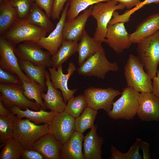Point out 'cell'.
Here are the masks:
<instances>
[{
  "label": "cell",
  "mask_w": 159,
  "mask_h": 159,
  "mask_svg": "<svg viewBox=\"0 0 159 159\" xmlns=\"http://www.w3.org/2000/svg\"><path fill=\"white\" fill-rule=\"evenodd\" d=\"M87 106L83 95L74 96L67 101L64 111L75 118L79 116Z\"/></svg>",
  "instance_id": "obj_34"
},
{
  "label": "cell",
  "mask_w": 159,
  "mask_h": 159,
  "mask_svg": "<svg viewBox=\"0 0 159 159\" xmlns=\"http://www.w3.org/2000/svg\"><path fill=\"white\" fill-rule=\"evenodd\" d=\"M48 132V124L37 125L28 119H22L15 117L13 138L24 149H31L35 142Z\"/></svg>",
  "instance_id": "obj_4"
},
{
  "label": "cell",
  "mask_w": 159,
  "mask_h": 159,
  "mask_svg": "<svg viewBox=\"0 0 159 159\" xmlns=\"http://www.w3.org/2000/svg\"><path fill=\"white\" fill-rule=\"evenodd\" d=\"M125 22H118L108 25L104 42L107 43L116 53L119 54L129 48L132 44Z\"/></svg>",
  "instance_id": "obj_13"
},
{
  "label": "cell",
  "mask_w": 159,
  "mask_h": 159,
  "mask_svg": "<svg viewBox=\"0 0 159 159\" xmlns=\"http://www.w3.org/2000/svg\"><path fill=\"white\" fill-rule=\"evenodd\" d=\"M20 67L26 76L39 85L43 91L47 89L46 85V68L42 65L35 64L27 60L19 59Z\"/></svg>",
  "instance_id": "obj_25"
},
{
  "label": "cell",
  "mask_w": 159,
  "mask_h": 159,
  "mask_svg": "<svg viewBox=\"0 0 159 159\" xmlns=\"http://www.w3.org/2000/svg\"><path fill=\"white\" fill-rule=\"evenodd\" d=\"M141 140L137 138L133 145L128 151L125 153V159H142V156L139 153L140 148Z\"/></svg>",
  "instance_id": "obj_38"
},
{
  "label": "cell",
  "mask_w": 159,
  "mask_h": 159,
  "mask_svg": "<svg viewBox=\"0 0 159 159\" xmlns=\"http://www.w3.org/2000/svg\"><path fill=\"white\" fill-rule=\"evenodd\" d=\"M93 5L84 11L83 12L70 21L66 20L63 29V40L78 42L86 31V22L91 15Z\"/></svg>",
  "instance_id": "obj_17"
},
{
  "label": "cell",
  "mask_w": 159,
  "mask_h": 159,
  "mask_svg": "<svg viewBox=\"0 0 159 159\" xmlns=\"http://www.w3.org/2000/svg\"><path fill=\"white\" fill-rule=\"evenodd\" d=\"M123 4L127 9H130L138 5L140 0H113Z\"/></svg>",
  "instance_id": "obj_42"
},
{
  "label": "cell",
  "mask_w": 159,
  "mask_h": 159,
  "mask_svg": "<svg viewBox=\"0 0 159 159\" xmlns=\"http://www.w3.org/2000/svg\"><path fill=\"white\" fill-rule=\"evenodd\" d=\"M16 9L19 19H26L32 9L34 0H8Z\"/></svg>",
  "instance_id": "obj_35"
},
{
  "label": "cell",
  "mask_w": 159,
  "mask_h": 159,
  "mask_svg": "<svg viewBox=\"0 0 159 159\" xmlns=\"http://www.w3.org/2000/svg\"><path fill=\"white\" fill-rule=\"evenodd\" d=\"M23 159H43V156L38 152L32 149H24L21 157Z\"/></svg>",
  "instance_id": "obj_41"
},
{
  "label": "cell",
  "mask_w": 159,
  "mask_h": 159,
  "mask_svg": "<svg viewBox=\"0 0 159 159\" xmlns=\"http://www.w3.org/2000/svg\"><path fill=\"white\" fill-rule=\"evenodd\" d=\"M70 0H54L51 17L54 19H59L64 6Z\"/></svg>",
  "instance_id": "obj_39"
},
{
  "label": "cell",
  "mask_w": 159,
  "mask_h": 159,
  "mask_svg": "<svg viewBox=\"0 0 159 159\" xmlns=\"http://www.w3.org/2000/svg\"><path fill=\"white\" fill-rule=\"evenodd\" d=\"M35 42L26 41L18 44L15 53L19 59L29 61L33 64L47 67H52L51 54L44 51Z\"/></svg>",
  "instance_id": "obj_10"
},
{
  "label": "cell",
  "mask_w": 159,
  "mask_h": 159,
  "mask_svg": "<svg viewBox=\"0 0 159 159\" xmlns=\"http://www.w3.org/2000/svg\"><path fill=\"white\" fill-rule=\"evenodd\" d=\"M16 46L0 37V67L6 71L16 74L22 81L31 82L21 69L19 59L15 53Z\"/></svg>",
  "instance_id": "obj_12"
},
{
  "label": "cell",
  "mask_w": 159,
  "mask_h": 159,
  "mask_svg": "<svg viewBox=\"0 0 159 159\" xmlns=\"http://www.w3.org/2000/svg\"><path fill=\"white\" fill-rule=\"evenodd\" d=\"M159 3V0H144L137 6L133 8L126 10L123 14L120 15V18L122 21L125 22H128L131 15L135 12L141 8L145 5L152 3Z\"/></svg>",
  "instance_id": "obj_37"
},
{
  "label": "cell",
  "mask_w": 159,
  "mask_h": 159,
  "mask_svg": "<svg viewBox=\"0 0 159 159\" xmlns=\"http://www.w3.org/2000/svg\"><path fill=\"white\" fill-rule=\"evenodd\" d=\"M9 110L18 118H26L37 125L41 124H48L54 116L57 113L51 111H46L42 109L35 111L26 108L22 110L16 106L9 107Z\"/></svg>",
  "instance_id": "obj_23"
},
{
  "label": "cell",
  "mask_w": 159,
  "mask_h": 159,
  "mask_svg": "<svg viewBox=\"0 0 159 159\" xmlns=\"http://www.w3.org/2000/svg\"><path fill=\"white\" fill-rule=\"evenodd\" d=\"M144 68L137 56L129 54L124 67L127 86L139 93L152 92V79Z\"/></svg>",
  "instance_id": "obj_1"
},
{
  "label": "cell",
  "mask_w": 159,
  "mask_h": 159,
  "mask_svg": "<svg viewBox=\"0 0 159 159\" xmlns=\"http://www.w3.org/2000/svg\"><path fill=\"white\" fill-rule=\"evenodd\" d=\"M139 92L127 87L122 90L120 97L113 102L108 115L114 119L130 120L134 119L139 107Z\"/></svg>",
  "instance_id": "obj_5"
},
{
  "label": "cell",
  "mask_w": 159,
  "mask_h": 159,
  "mask_svg": "<svg viewBox=\"0 0 159 159\" xmlns=\"http://www.w3.org/2000/svg\"><path fill=\"white\" fill-rule=\"evenodd\" d=\"M0 83L6 85H22V82L16 74L0 68Z\"/></svg>",
  "instance_id": "obj_36"
},
{
  "label": "cell",
  "mask_w": 159,
  "mask_h": 159,
  "mask_svg": "<svg viewBox=\"0 0 159 159\" xmlns=\"http://www.w3.org/2000/svg\"><path fill=\"white\" fill-rule=\"evenodd\" d=\"M44 11L35 2L26 19L30 23L39 26L47 33L51 32L54 29V26Z\"/></svg>",
  "instance_id": "obj_26"
},
{
  "label": "cell",
  "mask_w": 159,
  "mask_h": 159,
  "mask_svg": "<svg viewBox=\"0 0 159 159\" xmlns=\"http://www.w3.org/2000/svg\"><path fill=\"white\" fill-rule=\"evenodd\" d=\"M111 159H125V153H123L117 149L113 145L110 148Z\"/></svg>",
  "instance_id": "obj_45"
},
{
  "label": "cell",
  "mask_w": 159,
  "mask_h": 159,
  "mask_svg": "<svg viewBox=\"0 0 159 159\" xmlns=\"http://www.w3.org/2000/svg\"><path fill=\"white\" fill-rule=\"evenodd\" d=\"M18 19L17 12L9 1H0V35L6 32Z\"/></svg>",
  "instance_id": "obj_27"
},
{
  "label": "cell",
  "mask_w": 159,
  "mask_h": 159,
  "mask_svg": "<svg viewBox=\"0 0 159 159\" xmlns=\"http://www.w3.org/2000/svg\"><path fill=\"white\" fill-rule=\"evenodd\" d=\"M150 144L146 142L142 141L140 144V148L143 154L144 159H150L151 158L149 150Z\"/></svg>",
  "instance_id": "obj_44"
},
{
  "label": "cell",
  "mask_w": 159,
  "mask_h": 159,
  "mask_svg": "<svg viewBox=\"0 0 159 159\" xmlns=\"http://www.w3.org/2000/svg\"><path fill=\"white\" fill-rule=\"evenodd\" d=\"M46 85L47 92L41 93V97L46 109L60 113L64 111L66 104L64 102L61 91L55 89L52 86L50 79L49 73L46 71Z\"/></svg>",
  "instance_id": "obj_18"
},
{
  "label": "cell",
  "mask_w": 159,
  "mask_h": 159,
  "mask_svg": "<svg viewBox=\"0 0 159 159\" xmlns=\"http://www.w3.org/2000/svg\"><path fill=\"white\" fill-rule=\"evenodd\" d=\"M75 118L64 111L57 113L48 124L49 132L63 144L75 131Z\"/></svg>",
  "instance_id": "obj_11"
},
{
  "label": "cell",
  "mask_w": 159,
  "mask_h": 159,
  "mask_svg": "<svg viewBox=\"0 0 159 159\" xmlns=\"http://www.w3.org/2000/svg\"><path fill=\"white\" fill-rule=\"evenodd\" d=\"M137 115L143 121H159V97L152 92L140 93Z\"/></svg>",
  "instance_id": "obj_16"
},
{
  "label": "cell",
  "mask_w": 159,
  "mask_h": 159,
  "mask_svg": "<svg viewBox=\"0 0 159 159\" xmlns=\"http://www.w3.org/2000/svg\"><path fill=\"white\" fill-rule=\"evenodd\" d=\"M121 93L119 90L111 87H91L85 90L83 95L87 106L97 111L103 109L107 113L111 110L115 98Z\"/></svg>",
  "instance_id": "obj_9"
},
{
  "label": "cell",
  "mask_w": 159,
  "mask_h": 159,
  "mask_svg": "<svg viewBox=\"0 0 159 159\" xmlns=\"http://www.w3.org/2000/svg\"><path fill=\"white\" fill-rule=\"evenodd\" d=\"M103 42L90 36L86 31L78 43V64L80 66L85 60L103 48Z\"/></svg>",
  "instance_id": "obj_24"
},
{
  "label": "cell",
  "mask_w": 159,
  "mask_h": 159,
  "mask_svg": "<svg viewBox=\"0 0 159 159\" xmlns=\"http://www.w3.org/2000/svg\"><path fill=\"white\" fill-rule=\"evenodd\" d=\"M83 133L75 131L70 138L62 145L60 150L62 159H85L82 152Z\"/></svg>",
  "instance_id": "obj_22"
},
{
  "label": "cell",
  "mask_w": 159,
  "mask_h": 159,
  "mask_svg": "<svg viewBox=\"0 0 159 159\" xmlns=\"http://www.w3.org/2000/svg\"><path fill=\"white\" fill-rule=\"evenodd\" d=\"M62 144L51 133L43 136L33 145L30 149L39 153L45 159H60Z\"/></svg>",
  "instance_id": "obj_19"
},
{
  "label": "cell",
  "mask_w": 159,
  "mask_h": 159,
  "mask_svg": "<svg viewBox=\"0 0 159 159\" xmlns=\"http://www.w3.org/2000/svg\"><path fill=\"white\" fill-rule=\"evenodd\" d=\"M97 111L87 106L81 115L75 118V131L83 133L94 126Z\"/></svg>",
  "instance_id": "obj_29"
},
{
  "label": "cell",
  "mask_w": 159,
  "mask_h": 159,
  "mask_svg": "<svg viewBox=\"0 0 159 159\" xmlns=\"http://www.w3.org/2000/svg\"><path fill=\"white\" fill-rule=\"evenodd\" d=\"M3 0H0V1H3Z\"/></svg>",
  "instance_id": "obj_47"
},
{
  "label": "cell",
  "mask_w": 159,
  "mask_h": 159,
  "mask_svg": "<svg viewBox=\"0 0 159 159\" xmlns=\"http://www.w3.org/2000/svg\"><path fill=\"white\" fill-rule=\"evenodd\" d=\"M0 101L5 107L16 106L21 109L29 108L35 111L41 109L37 103L29 100L25 96L22 85L0 83Z\"/></svg>",
  "instance_id": "obj_8"
},
{
  "label": "cell",
  "mask_w": 159,
  "mask_h": 159,
  "mask_svg": "<svg viewBox=\"0 0 159 159\" xmlns=\"http://www.w3.org/2000/svg\"><path fill=\"white\" fill-rule=\"evenodd\" d=\"M111 0H70L66 20L70 21L77 17L81 11L98 3Z\"/></svg>",
  "instance_id": "obj_31"
},
{
  "label": "cell",
  "mask_w": 159,
  "mask_h": 159,
  "mask_svg": "<svg viewBox=\"0 0 159 159\" xmlns=\"http://www.w3.org/2000/svg\"><path fill=\"white\" fill-rule=\"evenodd\" d=\"M31 80L30 82L24 80L21 81L24 93L28 99L34 100L40 106L42 109L45 110V107L41 97V93L43 91L37 82Z\"/></svg>",
  "instance_id": "obj_32"
},
{
  "label": "cell",
  "mask_w": 159,
  "mask_h": 159,
  "mask_svg": "<svg viewBox=\"0 0 159 159\" xmlns=\"http://www.w3.org/2000/svg\"><path fill=\"white\" fill-rule=\"evenodd\" d=\"M78 43L63 40L57 53L52 56V67L56 68L66 62L77 51Z\"/></svg>",
  "instance_id": "obj_28"
},
{
  "label": "cell",
  "mask_w": 159,
  "mask_h": 159,
  "mask_svg": "<svg viewBox=\"0 0 159 159\" xmlns=\"http://www.w3.org/2000/svg\"><path fill=\"white\" fill-rule=\"evenodd\" d=\"M57 68L56 70L54 67H49L50 79L53 87L55 89L60 90L64 100L66 103L69 100L74 97V95L78 90L77 89L70 90L68 86L69 79L77 69L72 62L69 64L66 74L63 72L62 65L59 66Z\"/></svg>",
  "instance_id": "obj_15"
},
{
  "label": "cell",
  "mask_w": 159,
  "mask_h": 159,
  "mask_svg": "<svg viewBox=\"0 0 159 159\" xmlns=\"http://www.w3.org/2000/svg\"><path fill=\"white\" fill-rule=\"evenodd\" d=\"M15 116L11 112L6 116H0V147L3 146L6 140L13 137Z\"/></svg>",
  "instance_id": "obj_33"
},
{
  "label": "cell",
  "mask_w": 159,
  "mask_h": 159,
  "mask_svg": "<svg viewBox=\"0 0 159 159\" xmlns=\"http://www.w3.org/2000/svg\"><path fill=\"white\" fill-rule=\"evenodd\" d=\"M47 33L44 29L30 23L26 19H18L0 36L16 46L24 41L36 42L46 36Z\"/></svg>",
  "instance_id": "obj_3"
},
{
  "label": "cell",
  "mask_w": 159,
  "mask_h": 159,
  "mask_svg": "<svg viewBox=\"0 0 159 159\" xmlns=\"http://www.w3.org/2000/svg\"><path fill=\"white\" fill-rule=\"evenodd\" d=\"M152 93L159 97V70H158L156 75L153 78Z\"/></svg>",
  "instance_id": "obj_43"
},
{
  "label": "cell",
  "mask_w": 159,
  "mask_h": 159,
  "mask_svg": "<svg viewBox=\"0 0 159 159\" xmlns=\"http://www.w3.org/2000/svg\"><path fill=\"white\" fill-rule=\"evenodd\" d=\"M24 149L14 138L8 139L5 142L0 153V159H19Z\"/></svg>",
  "instance_id": "obj_30"
},
{
  "label": "cell",
  "mask_w": 159,
  "mask_h": 159,
  "mask_svg": "<svg viewBox=\"0 0 159 159\" xmlns=\"http://www.w3.org/2000/svg\"><path fill=\"white\" fill-rule=\"evenodd\" d=\"M97 126H94L84 137L83 154L85 159H102V146L103 138L97 133Z\"/></svg>",
  "instance_id": "obj_21"
},
{
  "label": "cell",
  "mask_w": 159,
  "mask_h": 159,
  "mask_svg": "<svg viewBox=\"0 0 159 159\" xmlns=\"http://www.w3.org/2000/svg\"><path fill=\"white\" fill-rule=\"evenodd\" d=\"M159 30V13L148 17L137 26L135 31L129 34L132 43L138 44L155 34Z\"/></svg>",
  "instance_id": "obj_20"
},
{
  "label": "cell",
  "mask_w": 159,
  "mask_h": 159,
  "mask_svg": "<svg viewBox=\"0 0 159 159\" xmlns=\"http://www.w3.org/2000/svg\"><path fill=\"white\" fill-rule=\"evenodd\" d=\"M11 113L10 110L5 108V107L0 101V116H6Z\"/></svg>",
  "instance_id": "obj_46"
},
{
  "label": "cell",
  "mask_w": 159,
  "mask_h": 159,
  "mask_svg": "<svg viewBox=\"0 0 159 159\" xmlns=\"http://www.w3.org/2000/svg\"><path fill=\"white\" fill-rule=\"evenodd\" d=\"M125 8L122 4L113 0L99 2L93 5L91 16L96 20L97 23L94 37L104 42L108 24L114 12Z\"/></svg>",
  "instance_id": "obj_7"
},
{
  "label": "cell",
  "mask_w": 159,
  "mask_h": 159,
  "mask_svg": "<svg viewBox=\"0 0 159 159\" xmlns=\"http://www.w3.org/2000/svg\"><path fill=\"white\" fill-rule=\"evenodd\" d=\"M118 69L116 62H111L107 59L103 48L87 59L77 69L80 75L102 79L109 71H117Z\"/></svg>",
  "instance_id": "obj_6"
},
{
  "label": "cell",
  "mask_w": 159,
  "mask_h": 159,
  "mask_svg": "<svg viewBox=\"0 0 159 159\" xmlns=\"http://www.w3.org/2000/svg\"><path fill=\"white\" fill-rule=\"evenodd\" d=\"M69 4V1L66 3L56 27L49 36L43 37L35 42L41 47L49 52L52 56L57 53L63 40V29L67 19Z\"/></svg>",
  "instance_id": "obj_14"
},
{
  "label": "cell",
  "mask_w": 159,
  "mask_h": 159,
  "mask_svg": "<svg viewBox=\"0 0 159 159\" xmlns=\"http://www.w3.org/2000/svg\"><path fill=\"white\" fill-rule=\"evenodd\" d=\"M137 44V57L152 79L159 64V31Z\"/></svg>",
  "instance_id": "obj_2"
},
{
  "label": "cell",
  "mask_w": 159,
  "mask_h": 159,
  "mask_svg": "<svg viewBox=\"0 0 159 159\" xmlns=\"http://www.w3.org/2000/svg\"><path fill=\"white\" fill-rule=\"evenodd\" d=\"M54 0H34V2L50 18Z\"/></svg>",
  "instance_id": "obj_40"
}]
</instances>
